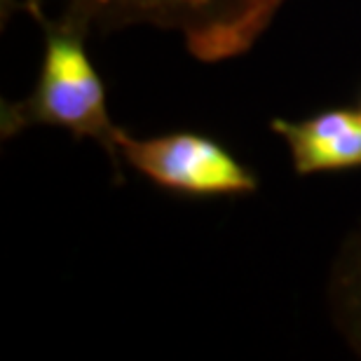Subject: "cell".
<instances>
[{
  "label": "cell",
  "mask_w": 361,
  "mask_h": 361,
  "mask_svg": "<svg viewBox=\"0 0 361 361\" xmlns=\"http://www.w3.org/2000/svg\"><path fill=\"white\" fill-rule=\"evenodd\" d=\"M120 164L164 192L188 200L244 197L261 188V178L226 143L202 132L139 136L118 132Z\"/></svg>",
  "instance_id": "cell-3"
},
{
  "label": "cell",
  "mask_w": 361,
  "mask_h": 361,
  "mask_svg": "<svg viewBox=\"0 0 361 361\" xmlns=\"http://www.w3.org/2000/svg\"><path fill=\"white\" fill-rule=\"evenodd\" d=\"M286 143L295 176L341 174L361 169V115L357 106H334L310 118L270 120Z\"/></svg>",
  "instance_id": "cell-4"
},
{
  "label": "cell",
  "mask_w": 361,
  "mask_h": 361,
  "mask_svg": "<svg viewBox=\"0 0 361 361\" xmlns=\"http://www.w3.org/2000/svg\"><path fill=\"white\" fill-rule=\"evenodd\" d=\"M14 12V0H3V24L7 21V17H12Z\"/></svg>",
  "instance_id": "cell-6"
},
{
  "label": "cell",
  "mask_w": 361,
  "mask_h": 361,
  "mask_svg": "<svg viewBox=\"0 0 361 361\" xmlns=\"http://www.w3.org/2000/svg\"><path fill=\"white\" fill-rule=\"evenodd\" d=\"M326 302L338 334L361 359V228L343 242L334 258Z\"/></svg>",
  "instance_id": "cell-5"
},
{
  "label": "cell",
  "mask_w": 361,
  "mask_h": 361,
  "mask_svg": "<svg viewBox=\"0 0 361 361\" xmlns=\"http://www.w3.org/2000/svg\"><path fill=\"white\" fill-rule=\"evenodd\" d=\"M288 0H66V14L90 31L153 26L183 40L202 63L244 56L268 33Z\"/></svg>",
  "instance_id": "cell-2"
},
{
  "label": "cell",
  "mask_w": 361,
  "mask_h": 361,
  "mask_svg": "<svg viewBox=\"0 0 361 361\" xmlns=\"http://www.w3.org/2000/svg\"><path fill=\"white\" fill-rule=\"evenodd\" d=\"M357 111H359V115H361V92H359V97H357Z\"/></svg>",
  "instance_id": "cell-7"
},
{
  "label": "cell",
  "mask_w": 361,
  "mask_h": 361,
  "mask_svg": "<svg viewBox=\"0 0 361 361\" xmlns=\"http://www.w3.org/2000/svg\"><path fill=\"white\" fill-rule=\"evenodd\" d=\"M24 10L42 31V61L38 80L26 99L3 101L0 132L3 139L31 127H59L75 141L92 139L108 155L115 178H122L118 155V132L108 111V92L87 52V26L63 12L47 17L40 0H26Z\"/></svg>",
  "instance_id": "cell-1"
}]
</instances>
